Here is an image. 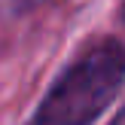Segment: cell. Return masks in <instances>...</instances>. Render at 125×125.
<instances>
[{
    "mask_svg": "<svg viewBox=\"0 0 125 125\" xmlns=\"http://www.w3.org/2000/svg\"><path fill=\"white\" fill-rule=\"evenodd\" d=\"M110 125H125V104H122V110H119V113L110 119Z\"/></svg>",
    "mask_w": 125,
    "mask_h": 125,
    "instance_id": "cell-3",
    "label": "cell"
},
{
    "mask_svg": "<svg viewBox=\"0 0 125 125\" xmlns=\"http://www.w3.org/2000/svg\"><path fill=\"white\" fill-rule=\"evenodd\" d=\"M58 3V0H0V6H3L6 12H12V15H24V12H37V9H46V6Z\"/></svg>",
    "mask_w": 125,
    "mask_h": 125,
    "instance_id": "cell-2",
    "label": "cell"
},
{
    "mask_svg": "<svg viewBox=\"0 0 125 125\" xmlns=\"http://www.w3.org/2000/svg\"><path fill=\"white\" fill-rule=\"evenodd\" d=\"M119 21H122V28H125V0L119 3Z\"/></svg>",
    "mask_w": 125,
    "mask_h": 125,
    "instance_id": "cell-4",
    "label": "cell"
},
{
    "mask_svg": "<svg viewBox=\"0 0 125 125\" xmlns=\"http://www.w3.org/2000/svg\"><path fill=\"white\" fill-rule=\"evenodd\" d=\"M125 85V43L98 37L52 79L28 125H95Z\"/></svg>",
    "mask_w": 125,
    "mask_h": 125,
    "instance_id": "cell-1",
    "label": "cell"
}]
</instances>
